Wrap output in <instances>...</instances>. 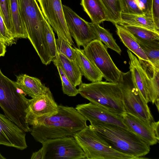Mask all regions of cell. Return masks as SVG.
Masks as SVG:
<instances>
[{
	"label": "cell",
	"instance_id": "836d02e7",
	"mask_svg": "<svg viewBox=\"0 0 159 159\" xmlns=\"http://www.w3.org/2000/svg\"><path fill=\"white\" fill-rule=\"evenodd\" d=\"M0 39L7 46H11L15 43V39L9 33L5 24L0 10Z\"/></svg>",
	"mask_w": 159,
	"mask_h": 159
},
{
	"label": "cell",
	"instance_id": "603a6c76",
	"mask_svg": "<svg viewBox=\"0 0 159 159\" xmlns=\"http://www.w3.org/2000/svg\"><path fill=\"white\" fill-rule=\"evenodd\" d=\"M10 16L12 36L15 39L28 38L27 33L21 19L17 0H11Z\"/></svg>",
	"mask_w": 159,
	"mask_h": 159
},
{
	"label": "cell",
	"instance_id": "e575fe53",
	"mask_svg": "<svg viewBox=\"0 0 159 159\" xmlns=\"http://www.w3.org/2000/svg\"><path fill=\"white\" fill-rule=\"evenodd\" d=\"M152 15L156 29L159 31V0H152Z\"/></svg>",
	"mask_w": 159,
	"mask_h": 159
},
{
	"label": "cell",
	"instance_id": "ffe728a7",
	"mask_svg": "<svg viewBox=\"0 0 159 159\" xmlns=\"http://www.w3.org/2000/svg\"><path fill=\"white\" fill-rule=\"evenodd\" d=\"M52 62L55 66L58 65L61 68L74 86H79L82 83V75L74 61L70 60L63 54L58 52L56 58Z\"/></svg>",
	"mask_w": 159,
	"mask_h": 159
},
{
	"label": "cell",
	"instance_id": "4dcf8cb0",
	"mask_svg": "<svg viewBox=\"0 0 159 159\" xmlns=\"http://www.w3.org/2000/svg\"><path fill=\"white\" fill-rule=\"evenodd\" d=\"M58 52L61 54L69 59L75 61V55L74 48L59 36L56 39Z\"/></svg>",
	"mask_w": 159,
	"mask_h": 159
},
{
	"label": "cell",
	"instance_id": "2e32d148",
	"mask_svg": "<svg viewBox=\"0 0 159 159\" xmlns=\"http://www.w3.org/2000/svg\"><path fill=\"white\" fill-rule=\"evenodd\" d=\"M129 59V71L133 84L140 95L147 103L150 102L148 85L149 79L148 72L138 59L129 50H127Z\"/></svg>",
	"mask_w": 159,
	"mask_h": 159
},
{
	"label": "cell",
	"instance_id": "8992f818",
	"mask_svg": "<svg viewBox=\"0 0 159 159\" xmlns=\"http://www.w3.org/2000/svg\"><path fill=\"white\" fill-rule=\"evenodd\" d=\"M88 159H137L114 148L95 131L87 125L74 136Z\"/></svg>",
	"mask_w": 159,
	"mask_h": 159
},
{
	"label": "cell",
	"instance_id": "8d00e7d4",
	"mask_svg": "<svg viewBox=\"0 0 159 159\" xmlns=\"http://www.w3.org/2000/svg\"><path fill=\"white\" fill-rule=\"evenodd\" d=\"M43 148L39 149L38 151L33 152L31 157V159H43Z\"/></svg>",
	"mask_w": 159,
	"mask_h": 159
},
{
	"label": "cell",
	"instance_id": "5b68a950",
	"mask_svg": "<svg viewBox=\"0 0 159 159\" xmlns=\"http://www.w3.org/2000/svg\"><path fill=\"white\" fill-rule=\"evenodd\" d=\"M79 93L90 102L119 115L125 112L118 82L98 81L82 83Z\"/></svg>",
	"mask_w": 159,
	"mask_h": 159
},
{
	"label": "cell",
	"instance_id": "30bf717a",
	"mask_svg": "<svg viewBox=\"0 0 159 159\" xmlns=\"http://www.w3.org/2000/svg\"><path fill=\"white\" fill-rule=\"evenodd\" d=\"M37 0L45 19L57 35L74 46L66 24L61 0Z\"/></svg>",
	"mask_w": 159,
	"mask_h": 159
},
{
	"label": "cell",
	"instance_id": "ac0fdd59",
	"mask_svg": "<svg viewBox=\"0 0 159 159\" xmlns=\"http://www.w3.org/2000/svg\"><path fill=\"white\" fill-rule=\"evenodd\" d=\"M75 61L82 75L91 82L101 81L103 76L94 65L88 58L83 49L74 47Z\"/></svg>",
	"mask_w": 159,
	"mask_h": 159
},
{
	"label": "cell",
	"instance_id": "6da1fadb",
	"mask_svg": "<svg viewBox=\"0 0 159 159\" xmlns=\"http://www.w3.org/2000/svg\"><path fill=\"white\" fill-rule=\"evenodd\" d=\"M87 121L75 108L59 105L56 113L38 117L32 122L30 134L41 143L48 139L73 137L87 125Z\"/></svg>",
	"mask_w": 159,
	"mask_h": 159
},
{
	"label": "cell",
	"instance_id": "d4e9b609",
	"mask_svg": "<svg viewBox=\"0 0 159 159\" xmlns=\"http://www.w3.org/2000/svg\"><path fill=\"white\" fill-rule=\"evenodd\" d=\"M134 37L153 68L159 69V40H145Z\"/></svg>",
	"mask_w": 159,
	"mask_h": 159
},
{
	"label": "cell",
	"instance_id": "1f68e13d",
	"mask_svg": "<svg viewBox=\"0 0 159 159\" xmlns=\"http://www.w3.org/2000/svg\"><path fill=\"white\" fill-rule=\"evenodd\" d=\"M10 4L11 0H0V10L8 32L11 35Z\"/></svg>",
	"mask_w": 159,
	"mask_h": 159
},
{
	"label": "cell",
	"instance_id": "3957f363",
	"mask_svg": "<svg viewBox=\"0 0 159 159\" xmlns=\"http://www.w3.org/2000/svg\"><path fill=\"white\" fill-rule=\"evenodd\" d=\"M22 21L29 39L43 64L51 61L45 40V19L36 0H17Z\"/></svg>",
	"mask_w": 159,
	"mask_h": 159
},
{
	"label": "cell",
	"instance_id": "4fadbf2b",
	"mask_svg": "<svg viewBox=\"0 0 159 159\" xmlns=\"http://www.w3.org/2000/svg\"><path fill=\"white\" fill-rule=\"evenodd\" d=\"M25 136L24 130L0 113V145L23 150L27 147Z\"/></svg>",
	"mask_w": 159,
	"mask_h": 159
},
{
	"label": "cell",
	"instance_id": "ba28073f",
	"mask_svg": "<svg viewBox=\"0 0 159 159\" xmlns=\"http://www.w3.org/2000/svg\"><path fill=\"white\" fill-rule=\"evenodd\" d=\"M107 49L102 42L94 39L84 48L83 50L107 81L118 82L122 72L113 62Z\"/></svg>",
	"mask_w": 159,
	"mask_h": 159
},
{
	"label": "cell",
	"instance_id": "f546056e",
	"mask_svg": "<svg viewBox=\"0 0 159 159\" xmlns=\"http://www.w3.org/2000/svg\"><path fill=\"white\" fill-rule=\"evenodd\" d=\"M57 68L62 84L63 93L69 96H75L79 94L78 89L68 79L61 68L58 65L55 66Z\"/></svg>",
	"mask_w": 159,
	"mask_h": 159
},
{
	"label": "cell",
	"instance_id": "9a60e30c",
	"mask_svg": "<svg viewBox=\"0 0 159 159\" xmlns=\"http://www.w3.org/2000/svg\"><path fill=\"white\" fill-rule=\"evenodd\" d=\"M75 108L90 122H102L116 125L128 129L123 122L120 115L91 102L78 104Z\"/></svg>",
	"mask_w": 159,
	"mask_h": 159
},
{
	"label": "cell",
	"instance_id": "52a82bcc",
	"mask_svg": "<svg viewBox=\"0 0 159 159\" xmlns=\"http://www.w3.org/2000/svg\"><path fill=\"white\" fill-rule=\"evenodd\" d=\"M121 90L125 112L143 121H155L148 104L144 101L132 81L130 71L122 72L118 82Z\"/></svg>",
	"mask_w": 159,
	"mask_h": 159
},
{
	"label": "cell",
	"instance_id": "f1b7e54d",
	"mask_svg": "<svg viewBox=\"0 0 159 159\" xmlns=\"http://www.w3.org/2000/svg\"><path fill=\"white\" fill-rule=\"evenodd\" d=\"M45 40L48 55L51 61H52L56 58L58 52L53 30L46 20L45 23Z\"/></svg>",
	"mask_w": 159,
	"mask_h": 159
},
{
	"label": "cell",
	"instance_id": "7402d4cb",
	"mask_svg": "<svg viewBox=\"0 0 159 159\" xmlns=\"http://www.w3.org/2000/svg\"><path fill=\"white\" fill-rule=\"evenodd\" d=\"M118 25L140 27L159 32L156 29L152 16L146 14H134L121 13L120 21Z\"/></svg>",
	"mask_w": 159,
	"mask_h": 159
},
{
	"label": "cell",
	"instance_id": "cb8c5ba5",
	"mask_svg": "<svg viewBox=\"0 0 159 159\" xmlns=\"http://www.w3.org/2000/svg\"><path fill=\"white\" fill-rule=\"evenodd\" d=\"M89 24L96 39L104 43L107 48L112 49L119 55L121 54V49L116 43L111 33L101 27L99 24L92 22H89Z\"/></svg>",
	"mask_w": 159,
	"mask_h": 159
},
{
	"label": "cell",
	"instance_id": "83f0119b",
	"mask_svg": "<svg viewBox=\"0 0 159 159\" xmlns=\"http://www.w3.org/2000/svg\"><path fill=\"white\" fill-rule=\"evenodd\" d=\"M122 26L136 38L147 41L159 40V32L131 25Z\"/></svg>",
	"mask_w": 159,
	"mask_h": 159
},
{
	"label": "cell",
	"instance_id": "7c38bea8",
	"mask_svg": "<svg viewBox=\"0 0 159 159\" xmlns=\"http://www.w3.org/2000/svg\"><path fill=\"white\" fill-rule=\"evenodd\" d=\"M120 116L128 128L149 145H153L159 142V121H144L126 112Z\"/></svg>",
	"mask_w": 159,
	"mask_h": 159
},
{
	"label": "cell",
	"instance_id": "d590c367",
	"mask_svg": "<svg viewBox=\"0 0 159 159\" xmlns=\"http://www.w3.org/2000/svg\"><path fill=\"white\" fill-rule=\"evenodd\" d=\"M137 3L143 12L152 15V0H136Z\"/></svg>",
	"mask_w": 159,
	"mask_h": 159
},
{
	"label": "cell",
	"instance_id": "44dd1931",
	"mask_svg": "<svg viewBox=\"0 0 159 159\" xmlns=\"http://www.w3.org/2000/svg\"><path fill=\"white\" fill-rule=\"evenodd\" d=\"M80 5L91 22L100 24L107 20L106 11L100 0H81Z\"/></svg>",
	"mask_w": 159,
	"mask_h": 159
},
{
	"label": "cell",
	"instance_id": "d6986e66",
	"mask_svg": "<svg viewBox=\"0 0 159 159\" xmlns=\"http://www.w3.org/2000/svg\"><path fill=\"white\" fill-rule=\"evenodd\" d=\"M15 82L25 94L32 98L44 93L48 89L38 78L25 74L17 76Z\"/></svg>",
	"mask_w": 159,
	"mask_h": 159
},
{
	"label": "cell",
	"instance_id": "74e56055",
	"mask_svg": "<svg viewBox=\"0 0 159 159\" xmlns=\"http://www.w3.org/2000/svg\"><path fill=\"white\" fill-rule=\"evenodd\" d=\"M6 52V45L5 42L0 39V57L4 56Z\"/></svg>",
	"mask_w": 159,
	"mask_h": 159
},
{
	"label": "cell",
	"instance_id": "484cf974",
	"mask_svg": "<svg viewBox=\"0 0 159 159\" xmlns=\"http://www.w3.org/2000/svg\"><path fill=\"white\" fill-rule=\"evenodd\" d=\"M149 75L148 91L150 102L155 104L159 111V69L154 68L151 73L147 70Z\"/></svg>",
	"mask_w": 159,
	"mask_h": 159
},
{
	"label": "cell",
	"instance_id": "277c9868",
	"mask_svg": "<svg viewBox=\"0 0 159 159\" xmlns=\"http://www.w3.org/2000/svg\"><path fill=\"white\" fill-rule=\"evenodd\" d=\"M20 90L0 69V107L7 118L26 132H30L27 120L29 99Z\"/></svg>",
	"mask_w": 159,
	"mask_h": 159
},
{
	"label": "cell",
	"instance_id": "d6a6232c",
	"mask_svg": "<svg viewBox=\"0 0 159 159\" xmlns=\"http://www.w3.org/2000/svg\"><path fill=\"white\" fill-rule=\"evenodd\" d=\"M120 2L121 13L134 14H144L139 7L136 0H120Z\"/></svg>",
	"mask_w": 159,
	"mask_h": 159
},
{
	"label": "cell",
	"instance_id": "4316f807",
	"mask_svg": "<svg viewBox=\"0 0 159 159\" xmlns=\"http://www.w3.org/2000/svg\"><path fill=\"white\" fill-rule=\"evenodd\" d=\"M105 10L107 20L114 25L121 20L122 7L120 0H100Z\"/></svg>",
	"mask_w": 159,
	"mask_h": 159
},
{
	"label": "cell",
	"instance_id": "7a4b0ae2",
	"mask_svg": "<svg viewBox=\"0 0 159 159\" xmlns=\"http://www.w3.org/2000/svg\"><path fill=\"white\" fill-rule=\"evenodd\" d=\"M90 123L89 126L116 150L137 159L144 158L149 152L150 146L130 130L112 124Z\"/></svg>",
	"mask_w": 159,
	"mask_h": 159
},
{
	"label": "cell",
	"instance_id": "5bb4252c",
	"mask_svg": "<svg viewBox=\"0 0 159 159\" xmlns=\"http://www.w3.org/2000/svg\"><path fill=\"white\" fill-rule=\"evenodd\" d=\"M27 120L29 125L36 118L56 113L58 106L49 88L43 93L29 99Z\"/></svg>",
	"mask_w": 159,
	"mask_h": 159
},
{
	"label": "cell",
	"instance_id": "9c48e42d",
	"mask_svg": "<svg viewBox=\"0 0 159 159\" xmlns=\"http://www.w3.org/2000/svg\"><path fill=\"white\" fill-rule=\"evenodd\" d=\"M41 143L43 159H86L84 152L73 136L48 139Z\"/></svg>",
	"mask_w": 159,
	"mask_h": 159
},
{
	"label": "cell",
	"instance_id": "8fae6325",
	"mask_svg": "<svg viewBox=\"0 0 159 159\" xmlns=\"http://www.w3.org/2000/svg\"><path fill=\"white\" fill-rule=\"evenodd\" d=\"M63 9L66 24L70 34L80 48H84L95 37L87 22L68 7L62 5Z\"/></svg>",
	"mask_w": 159,
	"mask_h": 159
},
{
	"label": "cell",
	"instance_id": "f35d334b",
	"mask_svg": "<svg viewBox=\"0 0 159 159\" xmlns=\"http://www.w3.org/2000/svg\"><path fill=\"white\" fill-rule=\"evenodd\" d=\"M6 159L5 157H3L0 152V159Z\"/></svg>",
	"mask_w": 159,
	"mask_h": 159
},
{
	"label": "cell",
	"instance_id": "e0dca14e",
	"mask_svg": "<svg viewBox=\"0 0 159 159\" xmlns=\"http://www.w3.org/2000/svg\"><path fill=\"white\" fill-rule=\"evenodd\" d=\"M115 25L117 34L121 41L129 50L137 56L142 66L145 68L152 67L148 58L133 35L122 26L118 24Z\"/></svg>",
	"mask_w": 159,
	"mask_h": 159
}]
</instances>
